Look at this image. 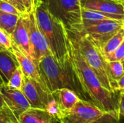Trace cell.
<instances>
[{
  "instance_id": "obj_1",
  "label": "cell",
  "mask_w": 124,
  "mask_h": 123,
  "mask_svg": "<svg viewBox=\"0 0 124 123\" xmlns=\"http://www.w3.org/2000/svg\"><path fill=\"white\" fill-rule=\"evenodd\" d=\"M69 36V35H68ZM70 59L81 84L92 103L105 113L120 120V93H113L106 89L95 73L85 61L75 41L70 37Z\"/></svg>"
},
{
  "instance_id": "obj_2",
  "label": "cell",
  "mask_w": 124,
  "mask_h": 123,
  "mask_svg": "<svg viewBox=\"0 0 124 123\" xmlns=\"http://www.w3.org/2000/svg\"><path fill=\"white\" fill-rule=\"evenodd\" d=\"M38 65L41 76L51 93L57 89L68 88L74 91L81 99L92 102L81 84L70 59L61 65L50 53L45 55Z\"/></svg>"
},
{
  "instance_id": "obj_3",
  "label": "cell",
  "mask_w": 124,
  "mask_h": 123,
  "mask_svg": "<svg viewBox=\"0 0 124 123\" xmlns=\"http://www.w3.org/2000/svg\"><path fill=\"white\" fill-rule=\"evenodd\" d=\"M35 16L52 54L60 65H65L70 60V43L64 24L49 12L43 2L36 9Z\"/></svg>"
},
{
  "instance_id": "obj_4",
  "label": "cell",
  "mask_w": 124,
  "mask_h": 123,
  "mask_svg": "<svg viewBox=\"0 0 124 123\" xmlns=\"http://www.w3.org/2000/svg\"><path fill=\"white\" fill-rule=\"evenodd\" d=\"M68 33L69 36L75 41L85 61L95 73L102 85L113 93H119L116 90L110 77L108 70V61L100 50L84 34L81 33Z\"/></svg>"
},
{
  "instance_id": "obj_5",
  "label": "cell",
  "mask_w": 124,
  "mask_h": 123,
  "mask_svg": "<svg viewBox=\"0 0 124 123\" xmlns=\"http://www.w3.org/2000/svg\"><path fill=\"white\" fill-rule=\"evenodd\" d=\"M49 12L60 20L69 33L83 30L81 0H43Z\"/></svg>"
},
{
  "instance_id": "obj_6",
  "label": "cell",
  "mask_w": 124,
  "mask_h": 123,
  "mask_svg": "<svg viewBox=\"0 0 124 123\" xmlns=\"http://www.w3.org/2000/svg\"><path fill=\"white\" fill-rule=\"evenodd\" d=\"M123 27L124 22L106 19L83 28L81 33L87 37L101 52L106 43Z\"/></svg>"
},
{
  "instance_id": "obj_7",
  "label": "cell",
  "mask_w": 124,
  "mask_h": 123,
  "mask_svg": "<svg viewBox=\"0 0 124 123\" xmlns=\"http://www.w3.org/2000/svg\"><path fill=\"white\" fill-rule=\"evenodd\" d=\"M105 113L92 102L80 99L59 123H92Z\"/></svg>"
},
{
  "instance_id": "obj_8",
  "label": "cell",
  "mask_w": 124,
  "mask_h": 123,
  "mask_svg": "<svg viewBox=\"0 0 124 123\" xmlns=\"http://www.w3.org/2000/svg\"><path fill=\"white\" fill-rule=\"evenodd\" d=\"M21 91L33 108L46 109L49 101L53 97L48 89L25 75Z\"/></svg>"
},
{
  "instance_id": "obj_9",
  "label": "cell",
  "mask_w": 124,
  "mask_h": 123,
  "mask_svg": "<svg viewBox=\"0 0 124 123\" xmlns=\"http://www.w3.org/2000/svg\"><path fill=\"white\" fill-rule=\"evenodd\" d=\"M29 17V30H30V42L31 46L32 58L39 64L40 60L46 54H50L47 42L38 27L35 12L28 14Z\"/></svg>"
},
{
  "instance_id": "obj_10",
  "label": "cell",
  "mask_w": 124,
  "mask_h": 123,
  "mask_svg": "<svg viewBox=\"0 0 124 123\" xmlns=\"http://www.w3.org/2000/svg\"><path fill=\"white\" fill-rule=\"evenodd\" d=\"M0 92L6 105L17 119L22 113L31 108L22 91L10 88L6 83H3L0 86Z\"/></svg>"
},
{
  "instance_id": "obj_11",
  "label": "cell",
  "mask_w": 124,
  "mask_h": 123,
  "mask_svg": "<svg viewBox=\"0 0 124 123\" xmlns=\"http://www.w3.org/2000/svg\"><path fill=\"white\" fill-rule=\"evenodd\" d=\"M12 52L16 57L24 75L30 79L36 81L37 83L45 87L46 89H48L41 76L39 65L35 62V60L31 57L28 56L25 53H23L13 41L12 45Z\"/></svg>"
},
{
  "instance_id": "obj_12",
  "label": "cell",
  "mask_w": 124,
  "mask_h": 123,
  "mask_svg": "<svg viewBox=\"0 0 124 123\" xmlns=\"http://www.w3.org/2000/svg\"><path fill=\"white\" fill-rule=\"evenodd\" d=\"M11 37L12 41L23 53L31 57L32 51L30 42L28 14H23L20 17L17 25L11 35Z\"/></svg>"
},
{
  "instance_id": "obj_13",
  "label": "cell",
  "mask_w": 124,
  "mask_h": 123,
  "mask_svg": "<svg viewBox=\"0 0 124 123\" xmlns=\"http://www.w3.org/2000/svg\"><path fill=\"white\" fill-rule=\"evenodd\" d=\"M52 94L58 106L61 119L66 116L81 99L74 91L68 88L57 89Z\"/></svg>"
},
{
  "instance_id": "obj_14",
  "label": "cell",
  "mask_w": 124,
  "mask_h": 123,
  "mask_svg": "<svg viewBox=\"0 0 124 123\" xmlns=\"http://www.w3.org/2000/svg\"><path fill=\"white\" fill-rule=\"evenodd\" d=\"M81 6L87 9L124 15V6L116 0H81Z\"/></svg>"
},
{
  "instance_id": "obj_15",
  "label": "cell",
  "mask_w": 124,
  "mask_h": 123,
  "mask_svg": "<svg viewBox=\"0 0 124 123\" xmlns=\"http://www.w3.org/2000/svg\"><path fill=\"white\" fill-rule=\"evenodd\" d=\"M20 66L14 54L7 49H0V76L7 83L12 75Z\"/></svg>"
},
{
  "instance_id": "obj_16",
  "label": "cell",
  "mask_w": 124,
  "mask_h": 123,
  "mask_svg": "<svg viewBox=\"0 0 124 123\" xmlns=\"http://www.w3.org/2000/svg\"><path fill=\"white\" fill-rule=\"evenodd\" d=\"M20 123H59L46 109L31 107L19 117Z\"/></svg>"
},
{
  "instance_id": "obj_17",
  "label": "cell",
  "mask_w": 124,
  "mask_h": 123,
  "mask_svg": "<svg viewBox=\"0 0 124 123\" xmlns=\"http://www.w3.org/2000/svg\"><path fill=\"white\" fill-rule=\"evenodd\" d=\"M81 16L83 28L92 25L93 23L106 19H110L114 20H118L124 22V15L107 13L100 11H95L92 9H87L81 8Z\"/></svg>"
},
{
  "instance_id": "obj_18",
  "label": "cell",
  "mask_w": 124,
  "mask_h": 123,
  "mask_svg": "<svg viewBox=\"0 0 124 123\" xmlns=\"http://www.w3.org/2000/svg\"><path fill=\"white\" fill-rule=\"evenodd\" d=\"M124 41V27L118 31V33L113 36L104 46L101 53L105 59L111 55L116 49Z\"/></svg>"
},
{
  "instance_id": "obj_19",
  "label": "cell",
  "mask_w": 124,
  "mask_h": 123,
  "mask_svg": "<svg viewBox=\"0 0 124 123\" xmlns=\"http://www.w3.org/2000/svg\"><path fill=\"white\" fill-rule=\"evenodd\" d=\"M20 17L19 15L7 13L0 10V28L6 30L11 36Z\"/></svg>"
},
{
  "instance_id": "obj_20",
  "label": "cell",
  "mask_w": 124,
  "mask_h": 123,
  "mask_svg": "<svg viewBox=\"0 0 124 123\" xmlns=\"http://www.w3.org/2000/svg\"><path fill=\"white\" fill-rule=\"evenodd\" d=\"M108 70L113 86L118 92L117 82L124 74V62L121 61H108Z\"/></svg>"
},
{
  "instance_id": "obj_21",
  "label": "cell",
  "mask_w": 124,
  "mask_h": 123,
  "mask_svg": "<svg viewBox=\"0 0 124 123\" xmlns=\"http://www.w3.org/2000/svg\"><path fill=\"white\" fill-rule=\"evenodd\" d=\"M23 78H24V74L20 67L19 66L14 72V73L12 75L9 80L6 84L10 88L21 91L23 83Z\"/></svg>"
},
{
  "instance_id": "obj_22",
  "label": "cell",
  "mask_w": 124,
  "mask_h": 123,
  "mask_svg": "<svg viewBox=\"0 0 124 123\" xmlns=\"http://www.w3.org/2000/svg\"><path fill=\"white\" fill-rule=\"evenodd\" d=\"M0 123H20L19 120L5 105L0 109Z\"/></svg>"
},
{
  "instance_id": "obj_23",
  "label": "cell",
  "mask_w": 124,
  "mask_h": 123,
  "mask_svg": "<svg viewBox=\"0 0 124 123\" xmlns=\"http://www.w3.org/2000/svg\"><path fill=\"white\" fill-rule=\"evenodd\" d=\"M12 39L11 36L4 29L0 28V46L4 49L12 51Z\"/></svg>"
},
{
  "instance_id": "obj_24",
  "label": "cell",
  "mask_w": 124,
  "mask_h": 123,
  "mask_svg": "<svg viewBox=\"0 0 124 123\" xmlns=\"http://www.w3.org/2000/svg\"><path fill=\"white\" fill-rule=\"evenodd\" d=\"M25 8L27 14H30L36 11V9L42 4L43 0H22Z\"/></svg>"
},
{
  "instance_id": "obj_25",
  "label": "cell",
  "mask_w": 124,
  "mask_h": 123,
  "mask_svg": "<svg viewBox=\"0 0 124 123\" xmlns=\"http://www.w3.org/2000/svg\"><path fill=\"white\" fill-rule=\"evenodd\" d=\"M0 10L3 11L4 12H7V13L16 14V15H19V16L23 15L12 4H11L10 3H9L4 0H0Z\"/></svg>"
},
{
  "instance_id": "obj_26",
  "label": "cell",
  "mask_w": 124,
  "mask_h": 123,
  "mask_svg": "<svg viewBox=\"0 0 124 123\" xmlns=\"http://www.w3.org/2000/svg\"><path fill=\"white\" fill-rule=\"evenodd\" d=\"M124 57V41L116 49V50L110 55L106 60L107 61H121Z\"/></svg>"
},
{
  "instance_id": "obj_27",
  "label": "cell",
  "mask_w": 124,
  "mask_h": 123,
  "mask_svg": "<svg viewBox=\"0 0 124 123\" xmlns=\"http://www.w3.org/2000/svg\"><path fill=\"white\" fill-rule=\"evenodd\" d=\"M92 123H121L120 122V120L117 119L114 116L105 113L102 116H101L100 118H98L97 120Z\"/></svg>"
},
{
  "instance_id": "obj_28",
  "label": "cell",
  "mask_w": 124,
  "mask_h": 123,
  "mask_svg": "<svg viewBox=\"0 0 124 123\" xmlns=\"http://www.w3.org/2000/svg\"><path fill=\"white\" fill-rule=\"evenodd\" d=\"M9 3H10L11 4H12L22 14H26V10L22 2V0H4Z\"/></svg>"
},
{
  "instance_id": "obj_29",
  "label": "cell",
  "mask_w": 124,
  "mask_h": 123,
  "mask_svg": "<svg viewBox=\"0 0 124 123\" xmlns=\"http://www.w3.org/2000/svg\"><path fill=\"white\" fill-rule=\"evenodd\" d=\"M118 91L121 94H124V74L121 77V78L117 82Z\"/></svg>"
},
{
  "instance_id": "obj_30",
  "label": "cell",
  "mask_w": 124,
  "mask_h": 123,
  "mask_svg": "<svg viewBox=\"0 0 124 123\" xmlns=\"http://www.w3.org/2000/svg\"><path fill=\"white\" fill-rule=\"evenodd\" d=\"M119 112H120L121 116L124 117V94H121L120 103H119Z\"/></svg>"
},
{
  "instance_id": "obj_31",
  "label": "cell",
  "mask_w": 124,
  "mask_h": 123,
  "mask_svg": "<svg viewBox=\"0 0 124 123\" xmlns=\"http://www.w3.org/2000/svg\"><path fill=\"white\" fill-rule=\"evenodd\" d=\"M5 105H6V104H5L4 101V99L2 97V95H1V94L0 92V109H2Z\"/></svg>"
},
{
  "instance_id": "obj_32",
  "label": "cell",
  "mask_w": 124,
  "mask_h": 123,
  "mask_svg": "<svg viewBox=\"0 0 124 123\" xmlns=\"http://www.w3.org/2000/svg\"><path fill=\"white\" fill-rule=\"evenodd\" d=\"M4 83V82H3V80H2V79H1V76H0V86L1 85V84H3Z\"/></svg>"
},
{
  "instance_id": "obj_33",
  "label": "cell",
  "mask_w": 124,
  "mask_h": 123,
  "mask_svg": "<svg viewBox=\"0 0 124 123\" xmlns=\"http://www.w3.org/2000/svg\"><path fill=\"white\" fill-rule=\"evenodd\" d=\"M116 1H119V2H121V3L123 1V0H116Z\"/></svg>"
},
{
  "instance_id": "obj_34",
  "label": "cell",
  "mask_w": 124,
  "mask_h": 123,
  "mask_svg": "<svg viewBox=\"0 0 124 123\" xmlns=\"http://www.w3.org/2000/svg\"><path fill=\"white\" fill-rule=\"evenodd\" d=\"M121 4H122V5L124 6V0H123V1L121 2Z\"/></svg>"
},
{
  "instance_id": "obj_35",
  "label": "cell",
  "mask_w": 124,
  "mask_h": 123,
  "mask_svg": "<svg viewBox=\"0 0 124 123\" xmlns=\"http://www.w3.org/2000/svg\"><path fill=\"white\" fill-rule=\"evenodd\" d=\"M121 62H124V57H123V59H122Z\"/></svg>"
},
{
  "instance_id": "obj_36",
  "label": "cell",
  "mask_w": 124,
  "mask_h": 123,
  "mask_svg": "<svg viewBox=\"0 0 124 123\" xmlns=\"http://www.w3.org/2000/svg\"><path fill=\"white\" fill-rule=\"evenodd\" d=\"M0 49H3V48H2V47H1V46H0Z\"/></svg>"
}]
</instances>
